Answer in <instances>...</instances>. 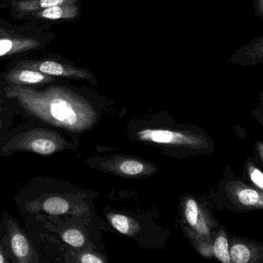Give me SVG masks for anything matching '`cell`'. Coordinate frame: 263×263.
<instances>
[{
    "label": "cell",
    "instance_id": "12",
    "mask_svg": "<svg viewBox=\"0 0 263 263\" xmlns=\"http://www.w3.org/2000/svg\"><path fill=\"white\" fill-rule=\"evenodd\" d=\"M80 0H17L12 8L22 16H26L35 11L63 4H73Z\"/></svg>",
    "mask_w": 263,
    "mask_h": 263
},
{
    "label": "cell",
    "instance_id": "8",
    "mask_svg": "<svg viewBox=\"0 0 263 263\" xmlns=\"http://www.w3.org/2000/svg\"><path fill=\"white\" fill-rule=\"evenodd\" d=\"M230 253L235 263L263 262V245L248 239L230 237Z\"/></svg>",
    "mask_w": 263,
    "mask_h": 263
},
{
    "label": "cell",
    "instance_id": "22",
    "mask_svg": "<svg viewBox=\"0 0 263 263\" xmlns=\"http://www.w3.org/2000/svg\"><path fill=\"white\" fill-rule=\"evenodd\" d=\"M81 262L83 263H103V261L100 258L97 257L95 255L92 254H85L83 255L80 259Z\"/></svg>",
    "mask_w": 263,
    "mask_h": 263
},
{
    "label": "cell",
    "instance_id": "5",
    "mask_svg": "<svg viewBox=\"0 0 263 263\" xmlns=\"http://www.w3.org/2000/svg\"><path fill=\"white\" fill-rule=\"evenodd\" d=\"M140 140L164 145H182L190 148L206 147L205 138L192 133L163 129H145L137 133Z\"/></svg>",
    "mask_w": 263,
    "mask_h": 263
},
{
    "label": "cell",
    "instance_id": "10",
    "mask_svg": "<svg viewBox=\"0 0 263 263\" xmlns=\"http://www.w3.org/2000/svg\"><path fill=\"white\" fill-rule=\"evenodd\" d=\"M229 62L243 66L263 63V35L235 51Z\"/></svg>",
    "mask_w": 263,
    "mask_h": 263
},
{
    "label": "cell",
    "instance_id": "21",
    "mask_svg": "<svg viewBox=\"0 0 263 263\" xmlns=\"http://www.w3.org/2000/svg\"><path fill=\"white\" fill-rule=\"evenodd\" d=\"M11 262H12V259L9 256V252L3 244V239L0 238V263Z\"/></svg>",
    "mask_w": 263,
    "mask_h": 263
},
{
    "label": "cell",
    "instance_id": "3",
    "mask_svg": "<svg viewBox=\"0 0 263 263\" xmlns=\"http://www.w3.org/2000/svg\"><path fill=\"white\" fill-rule=\"evenodd\" d=\"M223 196L227 208L233 213L263 210V192L231 174L224 183Z\"/></svg>",
    "mask_w": 263,
    "mask_h": 263
},
{
    "label": "cell",
    "instance_id": "1",
    "mask_svg": "<svg viewBox=\"0 0 263 263\" xmlns=\"http://www.w3.org/2000/svg\"><path fill=\"white\" fill-rule=\"evenodd\" d=\"M5 96L31 120L78 132L93 122L95 111L86 99L61 86L45 89L9 85Z\"/></svg>",
    "mask_w": 263,
    "mask_h": 263
},
{
    "label": "cell",
    "instance_id": "13",
    "mask_svg": "<svg viewBox=\"0 0 263 263\" xmlns=\"http://www.w3.org/2000/svg\"><path fill=\"white\" fill-rule=\"evenodd\" d=\"M31 209H42L49 215H63L69 209V204L61 197H50L44 201L41 206L30 207Z\"/></svg>",
    "mask_w": 263,
    "mask_h": 263
},
{
    "label": "cell",
    "instance_id": "24",
    "mask_svg": "<svg viewBox=\"0 0 263 263\" xmlns=\"http://www.w3.org/2000/svg\"><path fill=\"white\" fill-rule=\"evenodd\" d=\"M256 151L263 165V142H261V141L256 142Z\"/></svg>",
    "mask_w": 263,
    "mask_h": 263
},
{
    "label": "cell",
    "instance_id": "17",
    "mask_svg": "<svg viewBox=\"0 0 263 263\" xmlns=\"http://www.w3.org/2000/svg\"><path fill=\"white\" fill-rule=\"evenodd\" d=\"M131 219L123 215H112L110 222L114 228L122 234H129L130 232Z\"/></svg>",
    "mask_w": 263,
    "mask_h": 263
},
{
    "label": "cell",
    "instance_id": "26",
    "mask_svg": "<svg viewBox=\"0 0 263 263\" xmlns=\"http://www.w3.org/2000/svg\"><path fill=\"white\" fill-rule=\"evenodd\" d=\"M3 103H4V101H3V99H2L1 97H0V106L5 107L3 106Z\"/></svg>",
    "mask_w": 263,
    "mask_h": 263
},
{
    "label": "cell",
    "instance_id": "2",
    "mask_svg": "<svg viewBox=\"0 0 263 263\" xmlns=\"http://www.w3.org/2000/svg\"><path fill=\"white\" fill-rule=\"evenodd\" d=\"M65 146V139L55 131L43 127H27L26 124L14 130L8 129L0 136V156L3 157L17 153L51 155Z\"/></svg>",
    "mask_w": 263,
    "mask_h": 263
},
{
    "label": "cell",
    "instance_id": "19",
    "mask_svg": "<svg viewBox=\"0 0 263 263\" xmlns=\"http://www.w3.org/2000/svg\"><path fill=\"white\" fill-rule=\"evenodd\" d=\"M63 240L73 247H81L85 242L84 236L77 230H68L63 234Z\"/></svg>",
    "mask_w": 263,
    "mask_h": 263
},
{
    "label": "cell",
    "instance_id": "18",
    "mask_svg": "<svg viewBox=\"0 0 263 263\" xmlns=\"http://www.w3.org/2000/svg\"><path fill=\"white\" fill-rule=\"evenodd\" d=\"M185 218L190 226L195 227L199 222V206L194 199H189L185 205Z\"/></svg>",
    "mask_w": 263,
    "mask_h": 263
},
{
    "label": "cell",
    "instance_id": "27",
    "mask_svg": "<svg viewBox=\"0 0 263 263\" xmlns=\"http://www.w3.org/2000/svg\"><path fill=\"white\" fill-rule=\"evenodd\" d=\"M260 99H261V102H262V107H263V92L262 93V94H261Z\"/></svg>",
    "mask_w": 263,
    "mask_h": 263
},
{
    "label": "cell",
    "instance_id": "9",
    "mask_svg": "<svg viewBox=\"0 0 263 263\" xmlns=\"http://www.w3.org/2000/svg\"><path fill=\"white\" fill-rule=\"evenodd\" d=\"M55 80V77L47 75L29 68L17 66L6 74V81L9 85L32 86L46 84Z\"/></svg>",
    "mask_w": 263,
    "mask_h": 263
},
{
    "label": "cell",
    "instance_id": "7",
    "mask_svg": "<svg viewBox=\"0 0 263 263\" xmlns=\"http://www.w3.org/2000/svg\"><path fill=\"white\" fill-rule=\"evenodd\" d=\"M18 66L40 71L52 77L91 80L92 76L88 71L71 65L65 64L54 60H26L18 63Z\"/></svg>",
    "mask_w": 263,
    "mask_h": 263
},
{
    "label": "cell",
    "instance_id": "16",
    "mask_svg": "<svg viewBox=\"0 0 263 263\" xmlns=\"http://www.w3.org/2000/svg\"><path fill=\"white\" fill-rule=\"evenodd\" d=\"M119 170L125 176H136L143 172L145 167L139 161L125 160L119 165Z\"/></svg>",
    "mask_w": 263,
    "mask_h": 263
},
{
    "label": "cell",
    "instance_id": "20",
    "mask_svg": "<svg viewBox=\"0 0 263 263\" xmlns=\"http://www.w3.org/2000/svg\"><path fill=\"white\" fill-rule=\"evenodd\" d=\"M12 124V114H9V111L5 114H0V136L9 129Z\"/></svg>",
    "mask_w": 263,
    "mask_h": 263
},
{
    "label": "cell",
    "instance_id": "11",
    "mask_svg": "<svg viewBox=\"0 0 263 263\" xmlns=\"http://www.w3.org/2000/svg\"><path fill=\"white\" fill-rule=\"evenodd\" d=\"M79 11H80V9L75 3L63 4L35 11L26 16H31L32 18L37 19V20H70V19H73L77 16Z\"/></svg>",
    "mask_w": 263,
    "mask_h": 263
},
{
    "label": "cell",
    "instance_id": "25",
    "mask_svg": "<svg viewBox=\"0 0 263 263\" xmlns=\"http://www.w3.org/2000/svg\"><path fill=\"white\" fill-rule=\"evenodd\" d=\"M9 110L6 107L0 106V114H5V113L8 112Z\"/></svg>",
    "mask_w": 263,
    "mask_h": 263
},
{
    "label": "cell",
    "instance_id": "14",
    "mask_svg": "<svg viewBox=\"0 0 263 263\" xmlns=\"http://www.w3.org/2000/svg\"><path fill=\"white\" fill-rule=\"evenodd\" d=\"M213 253L215 256L220 262H232L230 253V242H229L227 233L223 230L219 231V234L215 239L214 244H213Z\"/></svg>",
    "mask_w": 263,
    "mask_h": 263
},
{
    "label": "cell",
    "instance_id": "15",
    "mask_svg": "<svg viewBox=\"0 0 263 263\" xmlns=\"http://www.w3.org/2000/svg\"><path fill=\"white\" fill-rule=\"evenodd\" d=\"M244 173L253 187L263 192V172L253 160L249 159L244 165Z\"/></svg>",
    "mask_w": 263,
    "mask_h": 263
},
{
    "label": "cell",
    "instance_id": "23",
    "mask_svg": "<svg viewBox=\"0 0 263 263\" xmlns=\"http://www.w3.org/2000/svg\"><path fill=\"white\" fill-rule=\"evenodd\" d=\"M253 6L256 16L263 19V0H254Z\"/></svg>",
    "mask_w": 263,
    "mask_h": 263
},
{
    "label": "cell",
    "instance_id": "6",
    "mask_svg": "<svg viewBox=\"0 0 263 263\" xmlns=\"http://www.w3.org/2000/svg\"><path fill=\"white\" fill-rule=\"evenodd\" d=\"M41 46V42L33 37L0 26V57L30 52Z\"/></svg>",
    "mask_w": 263,
    "mask_h": 263
},
{
    "label": "cell",
    "instance_id": "4",
    "mask_svg": "<svg viewBox=\"0 0 263 263\" xmlns=\"http://www.w3.org/2000/svg\"><path fill=\"white\" fill-rule=\"evenodd\" d=\"M6 250L12 262L36 263L40 262L38 254L27 235L23 232L14 218L6 222Z\"/></svg>",
    "mask_w": 263,
    "mask_h": 263
}]
</instances>
